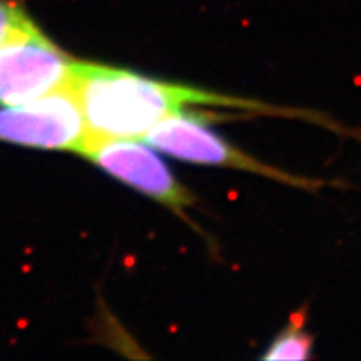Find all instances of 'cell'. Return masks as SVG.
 I'll use <instances>...</instances> for the list:
<instances>
[{
    "instance_id": "obj_1",
    "label": "cell",
    "mask_w": 361,
    "mask_h": 361,
    "mask_svg": "<svg viewBox=\"0 0 361 361\" xmlns=\"http://www.w3.org/2000/svg\"><path fill=\"white\" fill-rule=\"evenodd\" d=\"M70 87L82 109L91 140L144 139L160 120L191 104L249 105L192 87L144 77L119 67L79 62L72 67Z\"/></svg>"
},
{
    "instance_id": "obj_2",
    "label": "cell",
    "mask_w": 361,
    "mask_h": 361,
    "mask_svg": "<svg viewBox=\"0 0 361 361\" xmlns=\"http://www.w3.org/2000/svg\"><path fill=\"white\" fill-rule=\"evenodd\" d=\"M74 62L25 19L0 44V105L25 104L67 85Z\"/></svg>"
},
{
    "instance_id": "obj_3",
    "label": "cell",
    "mask_w": 361,
    "mask_h": 361,
    "mask_svg": "<svg viewBox=\"0 0 361 361\" xmlns=\"http://www.w3.org/2000/svg\"><path fill=\"white\" fill-rule=\"evenodd\" d=\"M0 142L82 152L89 132L70 82L30 102L0 107Z\"/></svg>"
},
{
    "instance_id": "obj_4",
    "label": "cell",
    "mask_w": 361,
    "mask_h": 361,
    "mask_svg": "<svg viewBox=\"0 0 361 361\" xmlns=\"http://www.w3.org/2000/svg\"><path fill=\"white\" fill-rule=\"evenodd\" d=\"M80 154L109 176L179 214L194 204L192 194L176 179L164 160L151 146L137 142V139L91 140Z\"/></svg>"
},
{
    "instance_id": "obj_5",
    "label": "cell",
    "mask_w": 361,
    "mask_h": 361,
    "mask_svg": "<svg viewBox=\"0 0 361 361\" xmlns=\"http://www.w3.org/2000/svg\"><path fill=\"white\" fill-rule=\"evenodd\" d=\"M144 140L152 149L164 152L171 157L186 160V163L234 167V169H243L266 177L284 180L294 186L310 184L304 179L291 177L251 157L249 154L234 147L219 134L211 131L204 122L186 116L183 112L172 114L160 120L146 134Z\"/></svg>"
},
{
    "instance_id": "obj_6",
    "label": "cell",
    "mask_w": 361,
    "mask_h": 361,
    "mask_svg": "<svg viewBox=\"0 0 361 361\" xmlns=\"http://www.w3.org/2000/svg\"><path fill=\"white\" fill-rule=\"evenodd\" d=\"M311 336L303 328V321H293L278 334L267 351L263 354L264 359H306L311 356Z\"/></svg>"
},
{
    "instance_id": "obj_7",
    "label": "cell",
    "mask_w": 361,
    "mask_h": 361,
    "mask_svg": "<svg viewBox=\"0 0 361 361\" xmlns=\"http://www.w3.org/2000/svg\"><path fill=\"white\" fill-rule=\"evenodd\" d=\"M25 19H29V15L17 2H13V0H0V44Z\"/></svg>"
}]
</instances>
